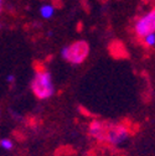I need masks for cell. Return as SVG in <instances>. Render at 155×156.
Segmentation results:
<instances>
[{
    "mask_svg": "<svg viewBox=\"0 0 155 156\" xmlns=\"http://www.w3.org/2000/svg\"><path fill=\"white\" fill-rule=\"evenodd\" d=\"M31 92L37 99L46 101L55 94V84L51 73L45 68H37L30 83Z\"/></svg>",
    "mask_w": 155,
    "mask_h": 156,
    "instance_id": "6da1fadb",
    "label": "cell"
},
{
    "mask_svg": "<svg viewBox=\"0 0 155 156\" xmlns=\"http://www.w3.org/2000/svg\"><path fill=\"white\" fill-rule=\"evenodd\" d=\"M89 44L85 40H77L70 45H66L61 50L62 60L73 66L82 65L89 55Z\"/></svg>",
    "mask_w": 155,
    "mask_h": 156,
    "instance_id": "7a4b0ae2",
    "label": "cell"
},
{
    "mask_svg": "<svg viewBox=\"0 0 155 156\" xmlns=\"http://www.w3.org/2000/svg\"><path fill=\"white\" fill-rule=\"evenodd\" d=\"M134 32L140 38L145 37L146 35L155 34V8L150 9L135 20Z\"/></svg>",
    "mask_w": 155,
    "mask_h": 156,
    "instance_id": "3957f363",
    "label": "cell"
},
{
    "mask_svg": "<svg viewBox=\"0 0 155 156\" xmlns=\"http://www.w3.org/2000/svg\"><path fill=\"white\" fill-rule=\"evenodd\" d=\"M129 138V130L123 124H108L106 140L104 143H108L114 146H119L124 144Z\"/></svg>",
    "mask_w": 155,
    "mask_h": 156,
    "instance_id": "277c9868",
    "label": "cell"
},
{
    "mask_svg": "<svg viewBox=\"0 0 155 156\" xmlns=\"http://www.w3.org/2000/svg\"><path fill=\"white\" fill-rule=\"evenodd\" d=\"M107 128L108 124L101 122V120H93L91 122L88 126V133L93 139L98 141H104L106 140V134H107Z\"/></svg>",
    "mask_w": 155,
    "mask_h": 156,
    "instance_id": "5b68a950",
    "label": "cell"
},
{
    "mask_svg": "<svg viewBox=\"0 0 155 156\" xmlns=\"http://www.w3.org/2000/svg\"><path fill=\"white\" fill-rule=\"evenodd\" d=\"M38 12H40V16L45 20H49L55 15V6L52 4H42L38 9Z\"/></svg>",
    "mask_w": 155,
    "mask_h": 156,
    "instance_id": "8992f818",
    "label": "cell"
},
{
    "mask_svg": "<svg viewBox=\"0 0 155 156\" xmlns=\"http://www.w3.org/2000/svg\"><path fill=\"white\" fill-rule=\"evenodd\" d=\"M0 147L6 151H11L14 149V143L9 138H3V139H0Z\"/></svg>",
    "mask_w": 155,
    "mask_h": 156,
    "instance_id": "52a82bcc",
    "label": "cell"
},
{
    "mask_svg": "<svg viewBox=\"0 0 155 156\" xmlns=\"http://www.w3.org/2000/svg\"><path fill=\"white\" fill-rule=\"evenodd\" d=\"M143 42L148 47H154L155 46V34H150V35H146L145 37H143Z\"/></svg>",
    "mask_w": 155,
    "mask_h": 156,
    "instance_id": "ba28073f",
    "label": "cell"
},
{
    "mask_svg": "<svg viewBox=\"0 0 155 156\" xmlns=\"http://www.w3.org/2000/svg\"><path fill=\"white\" fill-rule=\"evenodd\" d=\"M6 82H8L9 84H13V83L15 82V76H14L13 73L8 74V77H6Z\"/></svg>",
    "mask_w": 155,
    "mask_h": 156,
    "instance_id": "9c48e42d",
    "label": "cell"
},
{
    "mask_svg": "<svg viewBox=\"0 0 155 156\" xmlns=\"http://www.w3.org/2000/svg\"><path fill=\"white\" fill-rule=\"evenodd\" d=\"M3 2L4 0H0V12H2V10H3Z\"/></svg>",
    "mask_w": 155,
    "mask_h": 156,
    "instance_id": "30bf717a",
    "label": "cell"
},
{
    "mask_svg": "<svg viewBox=\"0 0 155 156\" xmlns=\"http://www.w3.org/2000/svg\"><path fill=\"white\" fill-rule=\"evenodd\" d=\"M52 34H53L52 31H49V32H47V36H52Z\"/></svg>",
    "mask_w": 155,
    "mask_h": 156,
    "instance_id": "8fae6325",
    "label": "cell"
},
{
    "mask_svg": "<svg viewBox=\"0 0 155 156\" xmlns=\"http://www.w3.org/2000/svg\"><path fill=\"white\" fill-rule=\"evenodd\" d=\"M0 115H2V109H0Z\"/></svg>",
    "mask_w": 155,
    "mask_h": 156,
    "instance_id": "7c38bea8",
    "label": "cell"
}]
</instances>
